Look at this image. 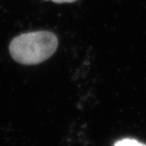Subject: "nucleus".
<instances>
[{
	"mask_svg": "<svg viewBox=\"0 0 146 146\" xmlns=\"http://www.w3.org/2000/svg\"><path fill=\"white\" fill-rule=\"evenodd\" d=\"M45 1H52L56 3H74L77 0H45Z\"/></svg>",
	"mask_w": 146,
	"mask_h": 146,
	"instance_id": "7ed1b4c3",
	"label": "nucleus"
},
{
	"mask_svg": "<svg viewBox=\"0 0 146 146\" xmlns=\"http://www.w3.org/2000/svg\"><path fill=\"white\" fill-rule=\"evenodd\" d=\"M58 45L57 36L52 32H30L13 38L9 45V52L17 63L36 65L51 57Z\"/></svg>",
	"mask_w": 146,
	"mask_h": 146,
	"instance_id": "f257e3e1",
	"label": "nucleus"
},
{
	"mask_svg": "<svg viewBox=\"0 0 146 146\" xmlns=\"http://www.w3.org/2000/svg\"><path fill=\"white\" fill-rule=\"evenodd\" d=\"M115 146H146L144 144H141L135 140H130V139H125L119 141L115 144Z\"/></svg>",
	"mask_w": 146,
	"mask_h": 146,
	"instance_id": "f03ea898",
	"label": "nucleus"
}]
</instances>
